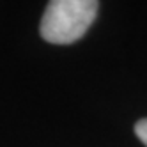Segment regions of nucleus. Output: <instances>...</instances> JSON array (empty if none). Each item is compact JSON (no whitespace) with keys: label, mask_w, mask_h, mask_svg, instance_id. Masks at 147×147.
I'll list each match as a JSON object with an SVG mask.
<instances>
[{"label":"nucleus","mask_w":147,"mask_h":147,"mask_svg":"<svg viewBox=\"0 0 147 147\" xmlns=\"http://www.w3.org/2000/svg\"><path fill=\"white\" fill-rule=\"evenodd\" d=\"M96 0H51L39 25L41 37L51 45H71L92 25L98 14Z\"/></svg>","instance_id":"f257e3e1"},{"label":"nucleus","mask_w":147,"mask_h":147,"mask_svg":"<svg viewBox=\"0 0 147 147\" xmlns=\"http://www.w3.org/2000/svg\"><path fill=\"white\" fill-rule=\"evenodd\" d=\"M135 135L140 138V142L147 147V119H140L135 124Z\"/></svg>","instance_id":"f03ea898"}]
</instances>
